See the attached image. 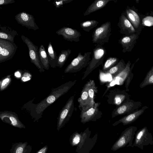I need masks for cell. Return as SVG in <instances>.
I'll list each match as a JSON object with an SVG mask.
<instances>
[{
    "label": "cell",
    "instance_id": "obj_1",
    "mask_svg": "<svg viewBox=\"0 0 153 153\" xmlns=\"http://www.w3.org/2000/svg\"><path fill=\"white\" fill-rule=\"evenodd\" d=\"M76 81L75 80L69 81L53 89L50 94L36 106L35 110L36 113L42 114L47 107L67 93L76 83Z\"/></svg>",
    "mask_w": 153,
    "mask_h": 153
},
{
    "label": "cell",
    "instance_id": "obj_2",
    "mask_svg": "<svg viewBox=\"0 0 153 153\" xmlns=\"http://www.w3.org/2000/svg\"><path fill=\"white\" fill-rule=\"evenodd\" d=\"M107 54L105 48L102 45H97L93 49L91 59L84 72L82 80H83L94 69L101 65Z\"/></svg>",
    "mask_w": 153,
    "mask_h": 153
},
{
    "label": "cell",
    "instance_id": "obj_3",
    "mask_svg": "<svg viewBox=\"0 0 153 153\" xmlns=\"http://www.w3.org/2000/svg\"><path fill=\"white\" fill-rule=\"evenodd\" d=\"M111 22L108 21L96 28L93 33V42L101 45L108 43L111 35Z\"/></svg>",
    "mask_w": 153,
    "mask_h": 153
},
{
    "label": "cell",
    "instance_id": "obj_4",
    "mask_svg": "<svg viewBox=\"0 0 153 153\" xmlns=\"http://www.w3.org/2000/svg\"><path fill=\"white\" fill-rule=\"evenodd\" d=\"M91 52L85 53L82 55L79 52L77 56L65 68L64 72L76 73L80 71L82 69L88 65L91 60L90 55Z\"/></svg>",
    "mask_w": 153,
    "mask_h": 153
},
{
    "label": "cell",
    "instance_id": "obj_5",
    "mask_svg": "<svg viewBox=\"0 0 153 153\" xmlns=\"http://www.w3.org/2000/svg\"><path fill=\"white\" fill-rule=\"evenodd\" d=\"M137 130L136 126H131L126 128L113 146V149L115 150L120 148L127 147H133V141L134 136Z\"/></svg>",
    "mask_w": 153,
    "mask_h": 153
},
{
    "label": "cell",
    "instance_id": "obj_6",
    "mask_svg": "<svg viewBox=\"0 0 153 153\" xmlns=\"http://www.w3.org/2000/svg\"><path fill=\"white\" fill-rule=\"evenodd\" d=\"M149 145H153V138L152 134L149 131L147 127L146 126L135 133L132 147H137L143 150L144 146Z\"/></svg>",
    "mask_w": 153,
    "mask_h": 153
},
{
    "label": "cell",
    "instance_id": "obj_7",
    "mask_svg": "<svg viewBox=\"0 0 153 153\" xmlns=\"http://www.w3.org/2000/svg\"><path fill=\"white\" fill-rule=\"evenodd\" d=\"M17 48L14 42L0 39V62L11 59L14 56Z\"/></svg>",
    "mask_w": 153,
    "mask_h": 153
},
{
    "label": "cell",
    "instance_id": "obj_8",
    "mask_svg": "<svg viewBox=\"0 0 153 153\" xmlns=\"http://www.w3.org/2000/svg\"><path fill=\"white\" fill-rule=\"evenodd\" d=\"M74 96H71L61 111L58 118L57 130L59 131L71 117L74 109Z\"/></svg>",
    "mask_w": 153,
    "mask_h": 153
},
{
    "label": "cell",
    "instance_id": "obj_9",
    "mask_svg": "<svg viewBox=\"0 0 153 153\" xmlns=\"http://www.w3.org/2000/svg\"><path fill=\"white\" fill-rule=\"evenodd\" d=\"M140 101H134L129 99L127 102L117 107L112 113V117L129 114L134 111L139 109L142 105Z\"/></svg>",
    "mask_w": 153,
    "mask_h": 153
},
{
    "label": "cell",
    "instance_id": "obj_10",
    "mask_svg": "<svg viewBox=\"0 0 153 153\" xmlns=\"http://www.w3.org/2000/svg\"><path fill=\"white\" fill-rule=\"evenodd\" d=\"M23 42L27 45L28 49L29 56L31 62L40 70L42 69L39 56V48L29 38L24 35L21 36Z\"/></svg>",
    "mask_w": 153,
    "mask_h": 153
},
{
    "label": "cell",
    "instance_id": "obj_11",
    "mask_svg": "<svg viewBox=\"0 0 153 153\" xmlns=\"http://www.w3.org/2000/svg\"><path fill=\"white\" fill-rule=\"evenodd\" d=\"M15 19L18 24L28 29L36 30L39 29L33 16L25 12H21L17 14Z\"/></svg>",
    "mask_w": 153,
    "mask_h": 153
},
{
    "label": "cell",
    "instance_id": "obj_12",
    "mask_svg": "<svg viewBox=\"0 0 153 153\" xmlns=\"http://www.w3.org/2000/svg\"><path fill=\"white\" fill-rule=\"evenodd\" d=\"M100 102L95 103L94 106L87 111H81L80 115L81 121L85 123L91 121H96L102 116V113L99 110Z\"/></svg>",
    "mask_w": 153,
    "mask_h": 153
},
{
    "label": "cell",
    "instance_id": "obj_13",
    "mask_svg": "<svg viewBox=\"0 0 153 153\" xmlns=\"http://www.w3.org/2000/svg\"><path fill=\"white\" fill-rule=\"evenodd\" d=\"M59 35L62 36L64 39L71 42H78L79 41L81 33L76 30L68 27H64L56 32Z\"/></svg>",
    "mask_w": 153,
    "mask_h": 153
},
{
    "label": "cell",
    "instance_id": "obj_14",
    "mask_svg": "<svg viewBox=\"0 0 153 153\" xmlns=\"http://www.w3.org/2000/svg\"><path fill=\"white\" fill-rule=\"evenodd\" d=\"M77 101L79 103V108L81 111H85L94 106L95 103L93 102L90 98L85 84Z\"/></svg>",
    "mask_w": 153,
    "mask_h": 153
},
{
    "label": "cell",
    "instance_id": "obj_15",
    "mask_svg": "<svg viewBox=\"0 0 153 153\" xmlns=\"http://www.w3.org/2000/svg\"><path fill=\"white\" fill-rule=\"evenodd\" d=\"M0 118L3 122L7 123L14 127L20 128L25 127L19 120L17 115L14 113L6 111L1 112Z\"/></svg>",
    "mask_w": 153,
    "mask_h": 153
},
{
    "label": "cell",
    "instance_id": "obj_16",
    "mask_svg": "<svg viewBox=\"0 0 153 153\" xmlns=\"http://www.w3.org/2000/svg\"><path fill=\"white\" fill-rule=\"evenodd\" d=\"M148 108L146 106H143L141 109H137L132 113L127 114L116 122L114 124L117 125L122 123L123 125L132 123L137 120Z\"/></svg>",
    "mask_w": 153,
    "mask_h": 153
},
{
    "label": "cell",
    "instance_id": "obj_17",
    "mask_svg": "<svg viewBox=\"0 0 153 153\" xmlns=\"http://www.w3.org/2000/svg\"><path fill=\"white\" fill-rule=\"evenodd\" d=\"M118 25L122 33H131L135 31L134 27L124 13H123L120 17Z\"/></svg>",
    "mask_w": 153,
    "mask_h": 153
},
{
    "label": "cell",
    "instance_id": "obj_18",
    "mask_svg": "<svg viewBox=\"0 0 153 153\" xmlns=\"http://www.w3.org/2000/svg\"><path fill=\"white\" fill-rule=\"evenodd\" d=\"M0 39L14 42L15 36L18 35L17 32L6 26H0Z\"/></svg>",
    "mask_w": 153,
    "mask_h": 153
},
{
    "label": "cell",
    "instance_id": "obj_19",
    "mask_svg": "<svg viewBox=\"0 0 153 153\" xmlns=\"http://www.w3.org/2000/svg\"><path fill=\"white\" fill-rule=\"evenodd\" d=\"M113 0H96L88 7L83 14L84 16L89 15L91 13L99 10L104 7L107 4Z\"/></svg>",
    "mask_w": 153,
    "mask_h": 153
},
{
    "label": "cell",
    "instance_id": "obj_20",
    "mask_svg": "<svg viewBox=\"0 0 153 153\" xmlns=\"http://www.w3.org/2000/svg\"><path fill=\"white\" fill-rule=\"evenodd\" d=\"M130 99L128 94L124 90H116L113 99L114 104L120 106Z\"/></svg>",
    "mask_w": 153,
    "mask_h": 153
},
{
    "label": "cell",
    "instance_id": "obj_21",
    "mask_svg": "<svg viewBox=\"0 0 153 153\" xmlns=\"http://www.w3.org/2000/svg\"><path fill=\"white\" fill-rule=\"evenodd\" d=\"M31 146L27 142L14 144L10 150V153H30Z\"/></svg>",
    "mask_w": 153,
    "mask_h": 153
},
{
    "label": "cell",
    "instance_id": "obj_22",
    "mask_svg": "<svg viewBox=\"0 0 153 153\" xmlns=\"http://www.w3.org/2000/svg\"><path fill=\"white\" fill-rule=\"evenodd\" d=\"M47 54L49 64L52 67L57 66L58 57L51 42L48 43Z\"/></svg>",
    "mask_w": 153,
    "mask_h": 153
},
{
    "label": "cell",
    "instance_id": "obj_23",
    "mask_svg": "<svg viewBox=\"0 0 153 153\" xmlns=\"http://www.w3.org/2000/svg\"><path fill=\"white\" fill-rule=\"evenodd\" d=\"M127 17L136 28L139 27L140 19L137 14L132 10L128 9L126 10Z\"/></svg>",
    "mask_w": 153,
    "mask_h": 153
},
{
    "label": "cell",
    "instance_id": "obj_24",
    "mask_svg": "<svg viewBox=\"0 0 153 153\" xmlns=\"http://www.w3.org/2000/svg\"><path fill=\"white\" fill-rule=\"evenodd\" d=\"M126 64L123 59L120 60L115 66L106 72L110 74L114 78L125 68Z\"/></svg>",
    "mask_w": 153,
    "mask_h": 153
},
{
    "label": "cell",
    "instance_id": "obj_25",
    "mask_svg": "<svg viewBox=\"0 0 153 153\" xmlns=\"http://www.w3.org/2000/svg\"><path fill=\"white\" fill-rule=\"evenodd\" d=\"M39 60L44 68L48 69L49 66V62L46 50L43 45H41L39 48Z\"/></svg>",
    "mask_w": 153,
    "mask_h": 153
},
{
    "label": "cell",
    "instance_id": "obj_26",
    "mask_svg": "<svg viewBox=\"0 0 153 153\" xmlns=\"http://www.w3.org/2000/svg\"><path fill=\"white\" fill-rule=\"evenodd\" d=\"M135 36L133 35L130 36H124L119 40V43L121 44L123 48V52L128 51L129 47L131 45L133 41L136 38Z\"/></svg>",
    "mask_w": 153,
    "mask_h": 153
},
{
    "label": "cell",
    "instance_id": "obj_27",
    "mask_svg": "<svg viewBox=\"0 0 153 153\" xmlns=\"http://www.w3.org/2000/svg\"><path fill=\"white\" fill-rule=\"evenodd\" d=\"M85 85L90 98L93 102L95 103L94 101V97L97 92L98 89L94 81L93 80H89Z\"/></svg>",
    "mask_w": 153,
    "mask_h": 153
},
{
    "label": "cell",
    "instance_id": "obj_28",
    "mask_svg": "<svg viewBox=\"0 0 153 153\" xmlns=\"http://www.w3.org/2000/svg\"><path fill=\"white\" fill-rule=\"evenodd\" d=\"M131 63L128 61L126 64L125 69L114 78L117 81L118 84L121 85L124 81L126 79L130 71V66Z\"/></svg>",
    "mask_w": 153,
    "mask_h": 153
},
{
    "label": "cell",
    "instance_id": "obj_29",
    "mask_svg": "<svg viewBox=\"0 0 153 153\" xmlns=\"http://www.w3.org/2000/svg\"><path fill=\"white\" fill-rule=\"evenodd\" d=\"M71 52V50L69 49L62 51L58 56L57 66L61 68L64 65Z\"/></svg>",
    "mask_w": 153,
    "mask_h": 153
},
{
    "label": "cell",
    "instance_id": "obj_30",
    "mask_svg": "<svg viewBox=\"0 0 153 153\" xmlns=\"http://www.w3.org/2000/svg\"><path fill=\"white\" fill-rule=\"evenodd\" d=\"M119 59L117 57H110L105 62L102 66V71L106 73L118 62Z\"/></svg>",
    "mask_w": 153,
    "mask_h": 153
},
{
    "label": "cell",
    "instance_id": "obj_31",
    "mask_svg": "<svg viewBox=\"0 0 153 153\" xmlns=\"http://www.w3.org/2000/svg\"><path fill=\"white\" fill-rule=\"evenodd\" d=\"M153 86V66L147 73L146 76L140 85V87L143 88L148 85Z\"/></svg>",
    "mask_w": 153,
    "mask_h": 153
},
{
    "label": "cell",
    "instance_id": "obj_32",
    "mask_svg": "<svg viewBox=\"0 0 153 153\" xmlns=\"http://www.w3.org/2000/svg\"><path fill=\"white\" fill-rule=\"evenodd\" d=\"M99 22L95 20H88L80 23V27L85 31L89 32L97 26Z\"/></svg>",
    "mask_w": 153,
    "mask_h": 153
},
{
    "label": "cell",
    "instance_id": "obj_33",
    "mask_svg": "<svg viewBox=\"0 0 153 153\" xmlns=\"http://www.w3.org/2000/svg\"><path fill=\"white\" fill-rule=\"evenodd\" d=\"M10 75H8L1 80L0 81V90L2 91L5 89L11 82Z\"/></svg>",
    "mask_w": 153,
    "mask_h": 153
},
{
    "label": "cell",
    "instance_id": "obj_34",
    "mask_svg": "<svg viewBox=\"0 0 153 153\" xmlns=\"http://www.w3.org/2000/svg\"><path fill=\"white\" fill-rule=\"evenodd\" d=\"M73 1V0H55L53 4L56 8H59L62 7L64 4L69 3Z\"/></svg>",
    "mask_w": 153,
    "mask_h": 153
},
{
    "label": "cell",
    "instance_id": "obj_35",
    "mask_svg": "<svg viewBox=\"0 0 153 153\" xmlns=\"http://www.w3.org/2000/svg\"><path fill=\"white\" fill-rule=\"evenodd\" d=\"M143 25L150 26L153 25V17L147 16L145 17L142 20Z\"/></svg>",
    "mask_w": 153,
    "mask_h": 153
},
{
    "label": "cell",
    "instance_id": "obj_36",
    "mask_svg": "<svg viewBox=\"0 0 153 153\" xmlns=\"http://www.w3.org/2000/svg\"><path fill=\"white\" fill-rule=\"evenodd\" d=\"M132 69V68L131 67L130 69V71L129 74L126 80V82L125 87L126 89V91H129V90L128 89V87L133 77V74L131 72Z\"/></svg>",
    "mask_w": 153,
    "mask_h": 153
},
{
    "label": "cell",
    "instance_id": "obj_37",
    "mask_svg": "<svg viewBox=\"0 0 153 153\" xmlns=\"http://www.w3.org/2000/svg\"><path fill=\"white\" fill-rule=\"evenodd\" d=\"M30 77L31 75L30 74L27 72H25L23 74L22 80L23 82L27 81L30 79Z\"/></svg>",
    "mask_w": 153,
    "mask_h": 153
},
{
    "label": "cell",
    "instance_id": "obj_38",
    "mask_svg": "<svg viewBox=\"0 0 153 153\" xmlns=\"http://www.w3.org/2000/svg\"><path fill=\"white\" fill-rule=\"evenodd\" d=\"M80 137L78 134L76 135L74 137L72 143L73 145H76L78 144L80 141Z\"/></svg>",
    "mask_w": 153,
    "mask_h": 153
},
{
    "label": "cell",
    "instance_id": "obj_39",
    "mask_svg": "<svg viewBox=\"0 0 153 153\" xmlns=\"http://www.w3.org/2000/svg\"><path fill=\"white\" fill-rule=\"evenodd\" d=\"M15 2L14 0H0V5H5L14 3Z\"/></svg>",
    "mask_w": 153,
    "mask_h": 153
},
{
    "label": "cell",
    "instance_id": "obj_40",
    "mask_svg": "<svg viewBox=\"0 0 153 153\" xmlns=\"http://www.w3.org/2000/svg\"><path fill=\"white\" fill-rule=\"evenodd\" d=\"M48 149V146H45L37 151L36 153H46Z\"/></svg>",
    "mask_w": 153,
    "mask_h": 153
},
{
    "label": "cell",
    "instance_id": "obj_41",
    "mask_svg": "<svg viewBox=\"0 0 153 153\" xmlns=\"http://www.w3.org/2000/svg\"><path fill=\"white\" fill-rule=\"evenodd\" d=\"M21 74L19 71H17L15 73V76L17 77H19L21 76Z\"/></svg>",
    "mask_w": 153,
    "mask_h": 153
}]
</instances>
